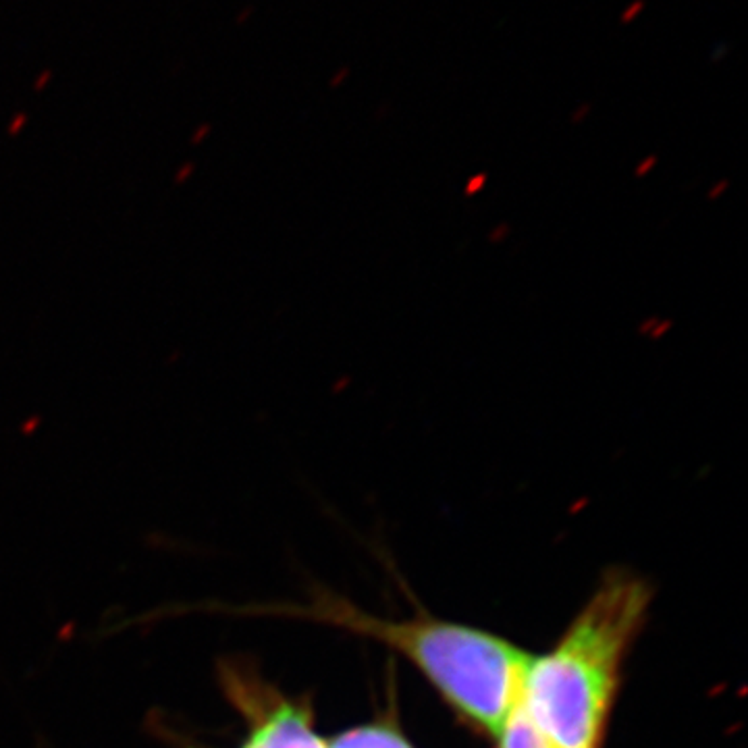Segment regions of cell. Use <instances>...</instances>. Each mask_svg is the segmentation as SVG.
<instances>
[{
	"mask_svg": "<svg viewBox=\"0 0 748 748\" xmlns=\"http://www.w3.org/2000/svg\"><path fill=\"white\" fill-rule=\"evenodd\" d=\"M644 11H646V0H632V2H628V4L624 6V11L619 13L617 23H619V26H632Z\"/></svg>",
	"mask_w": 748,
	"mask_h": 748,
	"instance_id": "8992f818",
	"label": "cell"
},
{
	"mask_svg": "<svg viewBox=\"0 0 748 748\" xmlns=\"http://www.w3.org/2000/svg\"><path fill=\"white\" fill-rule=\"evenodd\" d=\"M329 748H412L387 727H362L335 738Z\"/></svg>",
	"mask_w": 748,
	"mask_h": 748,
	"instance_id": "5b68a950",
	"label": "cell"
},
{
	"mask_svg": "<svg viewBox=\"0 0 748 748\" xmlns=\"http://www.w3.org/2000/svg\"><path fill=\"white\" fill-rule=\"evenodd\" d=\"M331 615L401 651L462 715L499 736L530 661L524 651L493 634L428 617L389 622L347 605Z\"/></svg>",
	"mask_w": 748,
	"mask_h": 748,
	"instance_id": "7a4b0ae2",
	"label": "cell"
},
{
	"mask_svg": "<svg viewBox=\"0 0 748 748\" xmlns=\"http://www.w3.org/2000/svg\"><path fill=\"white\" fill-rule=\"evenodd\" d=\"M251 13H254V9H251V6H249V9H246V11L242 13V17L237 19V23H244V21L248 19V15H251Z\"/></svg>",
	"mask_w": 748,
	"mask_h": 748,
	"instance_id": "ba28073f",
	"label": "cell"
},
{
	"mask_svg": "<svg viewBox=\"0 0 748 748\" xmlns=\"http://www.w3.org/2000/svg\"><path fill=\"white\" fill-rule=\"evenodd\" d=\"M244 748H329L310 727V717L300 707L281 705L258 725Z\"/></svg>",
	"mask_w": 748,
	"mask_h": 748,
	"instance_id": "3957f363",
	"label": "cell"
},
{
	"mask_svg": "<svg viewBox=\"0 0 748 748\" xmlns=\"http://www.w3.org/2000/svg\"><path fill=\"white\" fill-rule=\"evenodd\" d=\"M499 748H553V744L541 734V730L532 723L528 715L524 700H522V686L516 694L505 721L499 732Z\"/></svg>",
	"mask_w": 748,
	"mask_h": 748,
	"instance_id": "277c9868",
	"label": "cell"
},
{
	"mask_svg": "<svg viewBox=\"0 0 748 748\" xmlns=\"http://www.w3.org/2000/svg\"><path fill=\"white\" fill-rule=\"evenodd\" d=\"M730 53V46L727 44H720L717 48H713V60H717L721 56H725Z\"/></svg>",
	"mask_w": 748,
	"mask_h": 748,
	"instance_id": "52a82bcc",
	"label": "cell"
},
{
	"mask_svg": "<svg viewBox=\"0 0 748 748\" xmlns=\"http://www.w3.org/2000/svg\"><path fill=\"white\" fill-rule=\"evenodd\" d=\"M649 605V588L613 576L545 657H530L522 700L553 748H597L622 653Z\"/></svg>",
	"mask_w": 748,
	"mask_h": 748,
	"instance_id": "6da1fadb",
	"label": "cell"
}]
</instances>
